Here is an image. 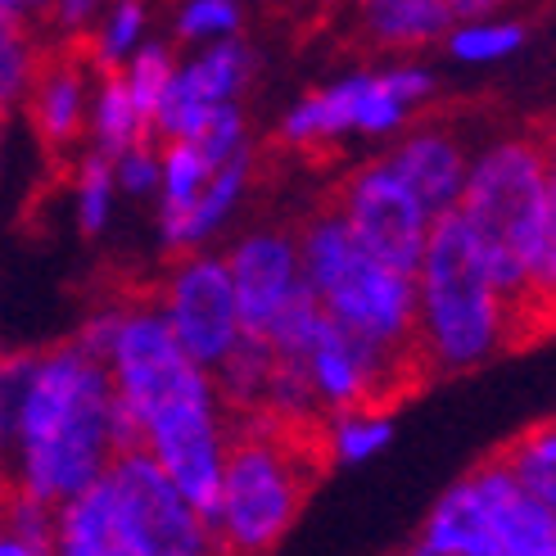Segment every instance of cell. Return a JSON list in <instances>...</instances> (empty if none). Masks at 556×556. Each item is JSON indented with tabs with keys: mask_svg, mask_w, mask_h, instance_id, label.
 <instances>
[{
	"mask_svg": "<svg viewBox=\"0 0 556 556\" xmlns=\"http://www.w3.org/2000/svg\"><path fill=\"white\" fill-rule=\"evenodd\" d=\"M10 384V484L60 507L123 448L114 380L77 340L0 353Z\"/></svg>",
	"mask_w": 556,
	"mask_h": 556,
	"instance_id": "1",
	"label": "cell"
},
{
	"mask_svg": "<svg viewBox=\"0 0 556 556\" xmlns=\"http://www.w3.org/2000/svg\"><path fill=\"white\" fill-rule=\"evenodd\" d=\"M416 363L421 376L480 371L516 344V303L493 281L457 208L434 213L416 263Z\"/></svg>",
	"mask_w": 556,
	"mask_h": 556,
	"instance_id": "2",
	"label": "cell"
},
{
	"mask_svg": "<svg viewBox=\"0 0 556 556\" xmlns=\"http://www.w3.org/2000/svg\"><path fill=\"white\" fill-rule=\"evenodd\" d=\"M326 457L317 430H294L263 412L231 416V443L208 511L213 547L231 556L276 552L299 525Z\"/></svg>",
	"mask_w": 556,
	"mask_h": 556,
	"instance_id": "3",
	"label": "cell"
},
{
	"mask_svg": "<svg viewBox=\"0 0 556 556\" xmlns=\"http://www.w3.org/2000/svg\"><path fill=\"white\" fill-rule=\"evenodd\" d=\"M294 236L303 286L313 290L326 317L384 353L416 363V276L371 254L336 204L317 208Z\"/></svg>",
	"mask_w": 556,
	"mask_h": 556,
	"instance_id": "4",
	"label": "cell"
},
{
	"mask_svg": "<svg viewBox=\"0 0 556 556\" xmlns=\"http://www.w3.org/2000/svg\"><path fill=\"white\" fill-rule=\"evenodd\" d=\"M552 194V163L539 127L503 131L470 154V168L457 194V213L476 236L493 281L516 303L530 276L534 249L543 236Z\"/></svg>",
	"mask_w": 556,
	"mask_h": 556,
	"instance_id": "5",
	"label": "cell"
},
{
	"mask_svg": "<svg viewBox=\"0 0 556 556\" xmlns=\"http://www.w3.org/2000/svg\"><path fill=\"white\" fill-rule=\"evenodd\" d=\"M430 100H434V73L421 64L363 68L299 96L276 123V136L299 154L330 150L340 141H353V136L394 141L407 123H416V114Z\"/></svg>",
	"mask_w": 556,
	"mask_h": 556,
	"instance_id": "6",
	"label": "cell"
},
{
	"mask_svg": "<svg viewBox=\"0 0 556 556\" xmlns=\"http://www.w3.org/2000/svg\"><path fill=\"white\" fill-rule=\"evenodd\" d=\"M109 493L118 511V539L123 556H204L213 547L208 516L168 480L141 443L118 448L104 466Z\"/></svg>",
	"mask_w": 556,
	"mask_h": 556,
	"instance_id": "7",
	"label": "cell"
},
{
	"mask_svg": "<svg viewBox=\"0 0 556 556\" xmlns=\"http://www.w3.org/2000/svg\"><path fill=\"white\" fill-rule=\"evenodd\" d=\"M154 303H159L163 321L173 326L177 344L200 367L222 363V353H227L240 340V330H244L227 258L213 254V249L173 254V267L163 271V281L154 290Z\"/></svg>",
	"mask_w": 556,
	"mask_h": 556,
	"instance_id": "8",
	"label": "cell"
},
{
	"mask_svg": "<svg viewBox=\"0 0 556 556\" xmlns=\"http://www.w3.org/2000/svg\"><path fill=\"white\" fill-rule=\"evenodd\" d=\"M136 443L168 470V480L204 516L213 511L222 462H227V443H231V412L222 407L217 389L159 407L154 416H146Z\"/></svg>",
	"mask_w": 556,
	"mask_h": 556,
	"instance_id": "9",
	"label": "cell"
},
{
	"mask_svg": "<svg viewBox=\"0 0 556 556\" xmlns=\"http://www.w3.org/2000/svg\"><path fill=\"white\" fill-rule=\"evenodd\" d=\"M330 204L344 213L353 236L363 240L371 254H380L384 263H394L403 271H416L434 213L421 200H416L412 186L394 168H389L384 154L380 159H367L363 168H353L336 186Z\"/></svg>",
	"mask_w": 556,
	"mask_h": 556,
	"instance_id": "10",
	"label": "cell"
},
{
	"mask_svg": "<svg viewBox=\"0 0 556 556\" xmlns=\"http://www.w3.org/2000/svg\"><path fill=\"white\" fill-rule=\"evenodd\" d=\"M254 73H258V54L240 33L222 37V41L190 46L186 60H177V73L154 109L150 131L159 141H190V136H200L204 123L222 104L244 96Z\"/></svg>",
	"mask_w": 556,
	"mask_h": 556,
	"instance_id": "11",
	"label": "cell"
},
{
	"mask_svg": "<svg viewBox=\"0 0 556 556\" xmlns=\"http://www.w3.org/2000/svg\"><path fill=\"white\" fill-rule=\"evenodd\" d=\"M96 73L100 68L87 60L81 46H46L41 64L18 100L41 150L68 159L87 146V109L96 91Z\"/></svg>",
	"mask_w": 556,
	"mask_h": 556,
	"instance_id": "12",
	"label": "cell"
},
{
	"mask_svg": "<svg viewBox=\"0 0 556 556\" xmlns=\"http://www.w3.org/2000/svg\"><path fill=\"white\" fill-rule=\"evenodd\" d=\"M231 290L240 326L263 336L294 294H303V267H299V236L290 227H249L231 240L227 254Z\"/></svg>",
	"mask_w": 556,
	"mask_h": 556,
	"instance_id": "13",
	"label": "cell"
},
{
	"mask_svg": "<svg viewBox=\"0 0 556 556\" xmlns=\"http://www.w3.org/2000/svg\"><path fill=\"white\" fill-rule=\"evenodd\" d=\"M470 489L480 497V511L489 520L497 556H556V511L543 507L525 489L503 457H484L470 470Z\"/></svg>",
	"mask_w": 556,
	"mask_h": 556,
	"instance_id": "14",
	"label": "cell"
},
{
	"mask_svg": "<svg viewBox=\"0 0 556 556\" xmlns=\"http://www.w3.org/2000/svg\"><path fill=\"white\" fill-rule=\"evenodd\" d=\"M384 163L394 168L412 194L421 200L430 213H448L457 208V194L470 168V150L448 123H407L394 146L384 150Z\"/></svg>",
	"mask_w": 556,
	"mask_h": 556,
	"instance_id": "15",
	"label": "cell"
},
{
	"mask_svg": "<svg viewBox=\"0 0 556 556\" xmlns=\"http://www.w3.org/2000/svg\"><path fill=\"white\" fill-rule=\"evenodd\" d=\"M412 552L416 556H497L480 497L466 476L434 497V507L426 511L421 530L412 539Z\"/></svg>",
	"mask_w": 556,
	"mask_h": 556,
	"instance_id": "16",
	"label": "cell"
},
{
	"mask_svg": "<svg viewBox=\"0 0 556 556\" xmlns=\"http://www.w3.org/2000/svg\"><path fill=\"white\" fill-rule=\"evenodd\" d=\"M217 163L194 146V141H159V190H154V204H159V244L177 254L181 231H186V217L200 204V194L208 186Z\"/></svg>",
	"mask_w": 556,
	"mask_h": 556,
	"instance_id": "17",
	"label": "cell"
},
{
	"mask_svg": "<svg viewBox=\"0 0 556 556\" xmlns=\"http://www.w3.org/2000/svg\"><path fill=\"white\" fill-rule=\"evenodd\" d=\"M448 27L443 0H357V37L376 50H421L443 41Z\"/></svg>",
	"mask_w": 556,
	"mask_h": 556,
	"instance_id": "18",
	"label": "cell"
},
{
	"mask_svg": "<svg viewBox=\"0 0 556 556\" xmlns=\"http://www.w3.org/2000/svg\"><path fill=\"white\" fill-rule=\"evenodd\" d=\"M54 552L60 556H123L118 511L109 480H91L54 507Z\"/></svg>",
	"mask_w": 556,
	"mask_h": 556,
	"instance_id": "19",
	"label": "cell"
},
{
	"mask_svg": "<svg viewBox=\"0 0 556 556\" xmlns=\"http://www.w3.org/2000/svg\"><path fill=\"white\" fill-rule=\"evenodd\" d=\"M276 367V349L254 336V330H240V340L222 353V363H213V389L222 407L231 416H249L263 407V389H267V376Z\"/></svg>",
	"mask_w": 556,
	"mask_h": 556,
	"instance_id": "20",
	"label": "cell"
},
{
	"mask_svg": "<svg viewBox=\"0 0 556 556\" xmlns=\"http://www.w3.org/2000/svg\"><path fill=\"white\" fill-rule=\"evenodd\" d=\"M317 439H321L326 466H363L394 443V416H389V407H376V403L344 407V412L321 416Z\"/></svg>",
	"mask_w": 556,
	"mask_h": 556,
	"instance_id": "21",
	"label": "cell"
},
{
	"mask_svg": "<svg viewBox=\"0 0 556 556\" xmlns=\"http://www.w3.org/2000/svg\"><path fill=\"white\" fill-rule=\"evenodd\" d=\"M141 136H154L146 114L136 109L131 91L123 87L118 68L96 73V91H91V109H87V150L100 154H123L127 146H136Z\"/></svg>",
	"mask_w": 556,
	"mask_h": 556,
	"instance_id": "22",
	"label": "cell"
},
{
	"mask_svg": "<svg viewBox=\"0 0 556 556\" xmlns=\"http://www.w3.org/2000/svg\"><path fill=\"white\" fill-rule=\"evenodd\" d=\"M525 330H556V173H552V194H547V217H543V236L534 249L530 276H525V290L516 299V344Z\"/></svg>",
	"mask_w": 556,
	"mask_h": 556,
	"instance_id": "23",
	"label": "cell"
},
{
	"mask_svg": "<svg viewBox=\"0 0 556 556\" xmlns=\"http://www.w3.org/2000/svg\"><path fill=\"white\" fill-rule=\"evenodd\" d=\"M118 204V177H114V159L100 150H77L73 154V222L77 231L96 240L109 231Z\"/></svg>",
	"mask_w": 556,
	"mask_h": 556,
	"instance_id": "24",
	"label": "cell"
},
{
	"mask_svg": "<svg viewBox=\"0 0 556 556\" xmlns=\"http://www.w3.org/2000/svg\"><path fill=\"white\" fill-rule=\"evenodd\" d=\"M146 37H150V0H109L96 27L81 37V50L104 73V68H123L127 54Z\"/></svg>",
	"mask_w": 556,
	"mask_h": 556,
	"instance_id": "25",
	"label": "cell"
},
{
	"mask_svg": "<svg viewBox=\"0 0 556 556\" xmlns=\"http://www.w3.org/2000/svg\"><path fill=\"white\" fill-rule=\"evenodd\" d=\"M530 27L516 23V18H497V14H484V18H457L448 33H443V46L457 64H470V68H484V64H503L525 46Z\"/></svg>",
	"mask_w": 556,
	"mask_h": 556,
	"instance_id": "26",
	"label": "cell"
},
{
	"mask_svg": "<svg viewBox=\"0 0 556 556\" xmlns=\"http://www.w3.org/2000/svg\"><path fill=\"white\" fill-rule=\"evenodd\" d=\"M497 457L511 466V476L530 489L543 507L556 511V416L507 439L503 448H497Z\"/></svg>",
	"mask_w": 556,
	"mask_h": 556,
	"instance_id": "27",
	"label": "cell"
},
{
	"mask_svg": "<svg viewBox=\"0 0 556 556\" xmlns=\"http://www.w3.org/2000/svg\"><path fill=\"white\" fill-rule=\"evenodd\" d=\"M41 23L18 18V14H0V109H18L27 81H33L41 54H46Z\"/></svg>",
	"mask_w": 556,
	"mask_h": 556,
	"instance_id": "28",
	"label": "cell"
},
{
	"mask_svg": "<svg viewBox=\"0 0 556 556\" xmlns=\"http://www.w3.org/2000/svg\"><path fill=\"white\" fill-rule=\"evenodd\" d=\"M173 73H177V50L168 41H154V37H146L141 46L127 54V64L118 68L123 87L131 91V100L146 114V123H154V109H159L163 91H168Z\"/></svg>",
	"mask_w": 556,
	"mask_h": 556,
	"instance_id": "29",
	"label": "cell"
},
{
	"mask_svg": "<svg viewBox=\"0 0 556 556\" xmlns=\"http://www.w3.org/2000/svg\"><path fill=\"white\" fill-rule=\"evenodd\" d=\"M0 520H5V530L23 543L27 556H50L54 552V507L41 503V497L5 484L0 489Z\"/></svg>",
	"mask_w": 556,
	"mask_h": 556,
	"instance_id": "30",
	"label": "cell"
},
{
	"mask_svg": "<svg viewBox=\"0 0 556 556\" xmlns=\"http://www.w3.org/2000/svg\"><path fill=\"white\" fill-rule=\"evenodd\" d=\"M240 0H181L173 14V37L181 46H204V41H222L240 33Z\"/></svg>",
	"mask_w": 556,
	"mask_h": 556,
	"instance_id": "31",
	"label": "cell"
},
{
	"mask_svg": "<svg viewBox=\"0 0 556 556\" xmlns=\"http://www.w3.org/2000/svg\"><path fill=\"white\" fill-rule=\"evenodd\" d=\"M114 177H118V194L154 200V190H159V136H141L136 146L114 154Z\"/></svg>",
	"mask_w": 556,
	"mask_h": 556,
	"instance_id": "32",
	"label": "cell"
},
{
	"mask_svg": "<svg viewBox=\"0 0 556 556\" xmlns=\"http://www.w3.org/2000/svg\"><path fill=\"white\" fill-rule=\"evenodd\" d=\"M109 0H50L41 27L50 33V46H81V37L96 27Z\"/></svg>",
	"mask_w": 556,
	"mask_h": 556,
	"instance_id": "33",
	"label": "cell"
},
{
	"mask_svg": "<svg viewBox=\"0 0 556 556\" xmlns=\"http://www.w3.org/2000/svg\"><path fill=\"white\" fill-rule=\"evenodd\" d=\"M10 484V384L5 363H0V489Z\"/></svg>",
	"mask_w": 556,
	"mask_h": 556,
	"instance_id": "34",
	"label": "cell"
},
{
	"mask_svg": "<svg viewBox=\"0 0 556 556\" xmlns=\"http://www.w3.org/2000/svg\"><path fill=\"white\" fill-rule=\"evenodd\" d=\"M507 0H443V10L453 14V23L457 18H484V14H497Z\"/></svg>",
	"mask_w": 556,
	"mask_h": 556,
	"instance_id": "35",
	"label": "cell"
},
{
	"mask_svg": "<svg viewBox=\"0 0 556 556\" xmlns=\"http://www.w3.org/2000/svg\"><path fill=\"white\" fill-rule=\"evenodd\" d=\"M46 5H50V0H0V14H18V18H33V23H41Z\"/></svg>",
	"mask_w": 556,
	"mask_h": 556,
	"instance_id": "36",
	"label": "cell"
},
{
	"mask_svg": "<svg viewBox=\"0 0 556 556\" xmlns=\"http://www.w3.org/2000/svg\"><path fill=\"white\" fill-rule=\"evenodd\" d=\"M539 136H543V150H547V163H552V173H556V114L547 123H539Z\"/></svg>",
	"mask_w": 556,
	"mask_h": 556,
	"instance_id": "37",
	"label": "cell"
},
{
	"mask_svg": "<svg viewBox=\"0 0 556 556\" xmlns=\"http://www.w3.org/2000/svg\"><path fill=\"white\" fill-rule=\"evenodd\" d=\"M0 131H5V109H0Z\"/></svg>",
	"mask_w": 556,
	"mask_h": 556,
	"instance_id": "38",
	"label": "cell"
}]
</instances>
